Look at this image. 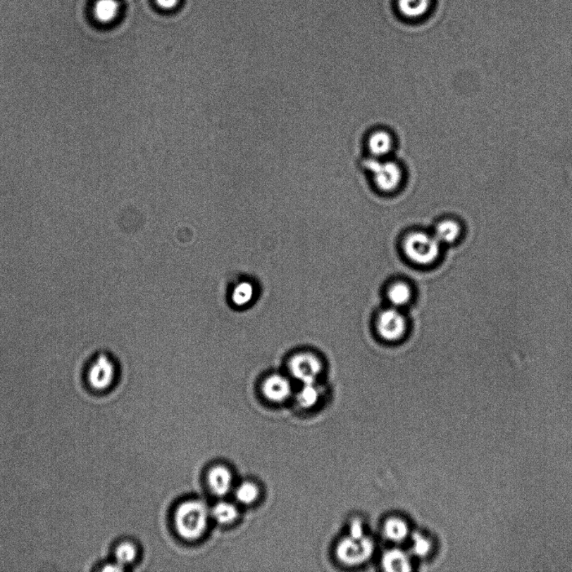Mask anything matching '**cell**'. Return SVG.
<instances>
[{
	"label": "cell",
	"mask_w": 572,
	"mask_h": 572,
	"mask_svg": "<svg viewBox=\"0 0 572 572\" xmlns=\"http://www.w3.org/2000/svg\"><path fill=\"white\" fill-rule=\"evenodd\" d=\"M209 511L199 500H189L179 506L175 513V528L182 538L197 540L208 527Z\"/></svg>",
	"instance_id": "1"
},
{
	"label": "cell",
	"mask_w": 572,
	"mask_h": 572,
	"mask_svg": "<svg viewBox=\"0 0 572 572\" xmlns=\"http://www.w3.org/2000/svg\"><path fill=\"white\" fill-rule=\"evenodd\" d=\"M442 244L434 235L422 231L410 233L403 243L404 253L412 263L429 266L437 260Z\"/></svg>",
	"instance_id": "2"
},
{
	"label": "cell",
	"mask_w": 572,
	"mask_h": 572,
	"mask_svg": "<svg viewBox=\"0 0 572 572\" xmlns=\"http://www.w3.org/2000/svg\"><path fill=\"white\" fill-rule=\"evenodd\" d=\"M117 376L116 363L113 359L105 353L92 356L87 364L85 372L86 384L92 390L104 393L111 388Z\"/></svg>",
	"instance_id": "3"
},
{
	"label": "cell",
	"mask_w": 572,
	"mask_h": 572,
	"mask_svg": "<svg viewBox=\"0 0 572 572\" xmlns=\"http://www.w3.org/2000/svg\"><path fill=\"white\" fill-rule=\"evenodd\" d=\"M375 186L382 192L392 193L398 190L403 182V170L395 162L371 158L365 163Z\"/></svg>",
	"instance_id": "4"
},
{
	"label": "cell",
	"mask_w": 572,
	"mask_h": 572,
	"mask_svg": "<svg viewBox=\"0 0 572 572\" xmlns=\"http://www.w3.org/2000/svg\"><path fill=\"white\" fill-rule=\"evenodd\" d=\"M373 552L375 544L367 536L358 539L347 536L337 545V557L343 564L354 566L369 560Z\"/></svg>",
	"instance_id": "5"
},
{
	"label": "cell",
	"mask_w": 572,
	"mask_h": 572,
	"mask_svg": "<svg viewBox=\"0 0 572 572\" xmlns=\"http://www.w3.org/2000/svg\"><path fill=\"white\" fill-rule=\"evenodd\" d=\"M408 328L406 317L402 310L390 307L378 315L376 329L378 336L388 342H396L406 336Z\"/></svg>",
	"instance_id": "6"
},
{
	"label": "cell",
	"mask_w": 572,
	"mask_h": 572,
	"mask_svg": "<svg viewBox=\"0 0 572 572\" xmlns=\"http://www.w3.org/2000/svg\"><path fill=\"white\" fill-rule=\"evenodd\" d=\"M323 369L322 360L311 352L298 353L294 355L289 362L290 374L301 384L318 382Z\"/></svg>",
	"instance_id": "7"
},
{
	"label": "cell",
	"mask_w": 572,
	"mask_h": 572,
	"mask_svg": "<svg viewBox=\"0 0 572 572\" xmlns=\"http://www.w3.org/2000/svg\"><path fill=\"white\" fill-rule=\"evenodd\" d=\"M263 393L271 402H284L292 394V384L285 376L273 375L263 382Z\"/></svg>",
	"instance_id": "8"
},
{
	"label": "cell",
	"mask_w": 572,
	"mask_h": 572,
	"mask_svg": "<svg viewBox=\"0 0 572 572\" xmlns=\"http://www.w3.org/2000/svg\"><path fill=\"white\" fill-rule=\"evenodd\" d=\"M209 483L211 490L218 496H224L230 491L232 483V474L224 466H216L210 470Z\"/></svg>",
	"instance_id": "9"
},
{
	"label": "cell",
	"mask_w": 572,
	"mask_h": 572,
	"mask_svg": "<svg viewBox=\"0 0 572 572\" xmlns=\"http://www.w3.org/2000/svg\"><path fill=\"white\" fill-rule=\"evenodd\" d=\"M394 140L389 132L378 130L369 136L368 148L373 156L382 158L392 151Z\"/></svg>",
	"instance_id": "10"
},
{
	"label": "cell",
	"mask_w": 572,
	"mask_h": 572,
	"mask_svg": "<svg viewBox=\"0 0 572 572\" xmlns=\"http://www.w3.org/2000/svg\"><path fill=\"white\" fill-rule=\"evenodd\" d=\"M413 298V290L406 281H399L391 284L387 290V298L390 307L402 310L411 303Z\"/></svg>",
	"instance_id": "11"
},
{
	"label": "cell",
	"mask_w": 572,
	"mask_h": 572,
	"mask_svg": "<svg viewBox=\"0 0 572 572\" xmlns=\"http://www.w3.org/2000/svg\"><path fill=\"white\" fill-rule=\"evenodd\" d=\"M382 566L386 571H410L411 570V559L402 549H393L387 552L382 559Z\"/></svg>",
	"instance_id": "12"
},
{
	"label": "cell",
	"mask_w": 572,
	"mask_h": 572,
	"mask_svg": "<svg viewBox=\"0 0 572 572\" xmlns=\"http://www.w3.org/2000/svg\"><path fill=\"white\" fill-rule=\"evenodd\" d=\"M461 228L454 220L447 219L440 222L435 228L434 236L440 243L452 244L459 239Z\"/></svg>",
	"instance_id": "13"
},
{
	"label": "cell",
	"mask_w": 572,
	"mask_h": 572,
	"mask_svg": "<svg viewBox=\"0 0 572 572\" xmlns=\"http://www.w3.org/2000/svg\"><path fill=\"white\" fill-rule=\"evenodd\" d=\"M120 6L117 0H97L94 6V16L102 24H108L116 19Z\"/></svg>",
	"instance_id": "14"
},
{
	"label": "cell",
	"mask_w": 572,
	"mask_h": 572,
	"mask_svg": "<svg viewBox=\"0 0 572 572\" xmlns=\"http://www.w3.org/2000/svg\"><path fill=\"white\" fill-rule=\"evenodd\" d=\"M431 0H398V8L404 16L418 19L426 14Z\"/></svg>",
	"instance_id": "15"
},
{
	"label": "cell",
	"mask_w": 572,
	"mask_h": 572,
	"mask_svg": "<svg viewBox=\"0 0 572 572\" xmlns=\"http://www.w3.org/2000/svg\"><path fill=\"white\" fill-rule=\"evenodd\" d=\"M384 531L386 538L394 542H402L406 540L409 535L408 523L397 517L390 518L387 520L384 526Z\"/></svg>",
	"instance_id": "16"
},
{
	"label": "cell",
	"mask_w": 572,
	"mask_h": 572,
	"mask_svg": "<svg viewBox=\"0 0 572 572\" xmlns=\"http://www.w3.org/2000/svg\"><path fill=\"white\" fill-rule=\"evenodd\" d=\"M237 509L235 504L228 502H219L212 510L214 520L223 525H228L235 521L237 517Z\"/></svg>",
	"instance_id": "17"
},
{
	"label": "cell",
	"mask_w": 572,
	"mask_h": 572,
	"mask_svg": "<svg viewBox=\"0 0 572 572\" xmlns=\"http://www.w3.org/2000/svg\"><path fill=\"white\" fill-rule=\"evenodd\" d=\"M320 398V390L316 383L310 384H302V387L297 395V402L300 406L304 408L314 407L318 402Z\"/></svg>",
	"instance_id": "18"
},
{
	"label": "cell",
	"mask_w": 572,
	"mask_h": 572,
	"mask_svg": "<svg viewBox=\"0 0 572 572\" xmlns=\"http://www.w3.org/2000/svg\"><path fill=\"white\" fill-rule=\"evenodd\" d=\"M254 289L253 285L248 281L237 285L232 293V301L235 305L241 307L247 305L254 298Z\"/></svg>",
	"instance_id": "19"
},
{
	"label": "cell",
	"mask_w": 572,
	"mask_h": 572,
	"mask_svg": "<svg viewBox=\"0 0 572 572\" xmlns=\"http://www.w3.org/2000/svg\"><path fill=\"white\" fill-rule=\"evenodd\" d=\"M259 488L253 483L245 482L237 487L235 495L237 500L244 504H250L257 500Z\"/></svg>",
	"instance_id": "20"
},
{
	"label": "cell",
	"mask_w": 572,
	"mask_h": 572,
	"mask_svg": "<svg viewBox=\"0 0 572 572\" xmlns=\"http://www.w3.org/2000/svg\"><path fill=\"white\" fill-rule=\"evenodd\" d=\"M137 555L135 545L130 542H123L118 545L116 549V558L118 563L122 566L130 564Z\"/></svg>",
	"instance_id": "21"
},
{
	"label": "cell",
	"mask_w": 572,
	"mask_h": 572,
	"mask_svg": "<svg viewBox=\"0 0 572 572\" xmlns=\"http://www.w3.org/2000/svg\"><path fill=\"white\" fill-rule=\"evenodd\" d=\"M413 554L419 557H425L428 555L431 549V543L428 538L420 533H415L412 535Z\"/></svg>",
	"instance_id": "22"
},
{
	"label": "cell",
	"mask_w": 572,
	"mask_h": 572,
	"mask_svg": "<svg viewBox=\"0 0 572 572\" xmlns=\"http://www.w3.org/2000/svg\"><path fill=\"white\" fill-rule=\"evenodd\" d=\"M363 523L355 520L351 523L349 536L353 538H362L364 536Z\"/></svg>",
	"instance_id": "23"
},
{
	"label": "cell",
	"mask_w": 572,
	"mask_h": 572,
	"mask_svg": "<svg viewBox=\"0 0 572 572\" xmlns=\"http://www.w3.org/2000/svg\"><path fill=\"white\" fill-rule=\"evenodd\" d=\"M158 6L165 10H170L177 6L178 0H156Z\"/></svg>",
	"instance_id": "24"
},
{
	"label": "cell",
	"mask_w": 572,
	"mask_h": 572,
	"mask_svg": "<svg viewBox=\"0 0 572 572\" xmlns=\"http://www.w3.org/2000/svg\"><path fill=\"white\" fill-rule=\"evenodd\" d=\"M104 571H124V566L116 562V564H109L104 567Z\"/></svg>",
	"instance_id": "25"
}]
</instances>
